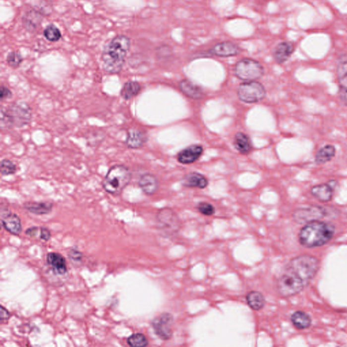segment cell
<instances>
[{"label": "cell", "instance_id": "obj_1", "mask_svg": "<svg viewBox=\"0 0 347 347\" xmlns=\"http://www.w3.org/2000/svg\"><path fill=\"white\" fill-rule=\"evenodd\" d=\"M130 48V40L128 37L119 35L113 38L103 49V69L110 74L120 73L123 69Z\"/></svg>", "mask_w": 347, "mask_h": 347}, {"label": "cell", "instance_id": "obj_2", "mask_svg": "<svg viewBox=\"0 0 347 347\" xmlns=\"http://www.w3.org/2000/svg\"><path fill=\"white\" fill-rule=\"evenodd\" d=\"M335 232L332 223L313 221L306 223L298 234L299 242L304 248H313L322 246L329 242Z\"/></svg>", "mask_w": 347, "mask_h": 347}, {"label": "cell", "instance_id": "obj_3", "mask_svg": "<svg viewBox=\"0 0 347 347\" xmlns=\"http://www.w3.org/2000/svg\"><path fill=\"white\" fill-rule=\"evenodd\" d=\"M1 128L10 129L12 127L23 128L31 122L32 111L29 105L23 101H18L9 105L8 108H1Z\"/></svg>", "mask_w": 347, "mask_h": 347}, {"label": "cell", "instance_id": "obj_4", "mask_svg": "<svg viewBox=\"0 0 347 347\" xmlns=\"http://www.w3.org/2000/svg\"><path fill=\"white\" fill-rule=\"evenodd\" d=\"M319 268L318 259L309 255L297 256L291 259L286 267V270L298 279L306 287L316 276Z\"/></svg>", "mask_w": 347, "mask_h": 347}, {"label": "cell", "instance_id": "obj_5", "mask_svg": "<svg viewBox=\"0 0 347 347\" xmlns=\"http://www.w3.org/2000/svg\"><path fill=\"white\" fill-rule=\"evenodd\" d=\"M132 173L124 165L113 166L103 179L102 185L105 191L113 195H119L130 183Z\"/></svg>", "mask_w": 347, "mask_h": 347}, {"label": "cell", "instance_id": "obj_6", "mask_svg": "<svg viewBox=\"0 0 347 347\" xmlns=\"http://www.w3.org/2000/svg\"><path fill=\"white\" fill-rule=\"evenodd\" d=\"M236 77L243 81H254L263 77L265 69L259 62L252 58H243L235 66Z\"/></svg>", "mask_w": 347, "mask_h": 347}, {"label": "cell", "instance_id": "obj_7", "mask_svg": "<svg viewBox=\"0 0 347 347\" xmlns=\"http://www.w3.org/2000/svg\"><path fill=\"white\" fill-rule=\"evenodd\" d=\"M305 288L306 286L300 280L286 269L277 282V289L279 294L284 298L295 296Z\"/></svg>", "mask_w": 347, "mask_h": 347}, {"label": "cell", "instance_id": "obj_8", "mask_svg": "<svg viewBox=\"0 0 347 347\" xmlns=\"http://www.w3.org/2000/svg\"><path fill=\"white\" fill-rule=\"evenodd\" d=\"M265 88L261 83L250 81L239 85L237 96L240 101L245 103L260 102L266 97Z\"/></svg>", "mask_w": 347, "mask_h": 347}, {"label": "cell", "instance_id": "obj_9", "mask_svg": "<svg viewBox=\"0 0 347 347\" xmlns=\"http://www.w3.org/2000/svg\"><path fill=\"white\" fill-rule=\"evenodd\" d=\"M330 210L326 207L311 206L298 208L293 212L292 217L295 222L299 224H306L328 217L330 216Z\"/></svg>", "mask_w": 347, "mask_h": 347}, {"label": "cell", "instance_id": "obj_10", "mask_svg": "<svg viewBox=\"0 0 347 347\" xmlns=\"http://www.w3.org/2000/svg\"><path fill=\"white\" fill-rule=\"evenodd\" d=\"M160 228L169 236L176 233L180 230V221L175 212L170 208H164L157 216Z\"/></svg>", "mask_w": 347, "mask_h": 347}, {"label": "cell", "instance_id": "obj_11", "mask_svg": "<svg viewBox=\"0 0 347 347\" xmlns=\"http://www.w3.org/2000/svg\"><path fill=\"white\" fill-rule=\"evenodd\" d=\"M174 317L171 313H164L153 319L151 325L157 336L163 341L173 337Z\"/></svg>", "mask_w": 347, "mask_h": 347}, {"label": "cell", "instance_id": "obj_12", "mask_svg": "<svg viewBox=\"0 0 347 347\" xmlns=\"http://www.w3.org/2000/svg\"><path fill=\"white\" fill-rule=\"evenodd\" d=\"M337 79L339 82L340 100L343 105L347 106V56L341 57L338 64Z\"/></svg>", "mask_w": 347, "mask_h": 347}, {"label": "cell", "instance_id": "obj_13", "mask_svg": "<svg viewBox=\"0 0 347 347\" xmlns=\"http://www.w3.org/2000/svg\"><path fill=\"white\" fill-rule=\"evenodd\" d=\"M210 54L216 57H231L237 55L240 53V48L237 44L231 42H220L210 49Z\"/></svg>", "mask_w": 347, "mask_h": 347}, {"label": "cell", "instance_id": "obj_14", "mask_svg": "<svg viewBox=\"0 0 347 347\" xmlns=\"http://www.w3.org/2000/svg\"><path fill=\"white\" fill-rule=\"evenodd\" d=\"M204 149L202 146L191 145L180 151L177 156L178 161L182 164H189L196 162L202 156Z\"/></svg>", "mask_w": 347, "mask_h": 347}, {"label": "cell", "instance_id": "obj_15", "mask_svg": "<svg viewBox=\"0 0 347 347\" xmlns=\"http://www.w3.org/2000/svg\"><path fill=\"white\" fill-rule=\"evenodd\" d=\"M147 140L148 137L143 131L138 128H131L127 134L125 143L128 148L137 149L141 148Z\"/></svg>", "mask_w": 347, "mask_h": 347}, {"label": "cell", "instance_id": "obj_16", "mask_svg": "<svg viewBox=\"0 0 347 347\" xmlns=\"http://www.w3.org/2000/svg\"><path fill=\"white\" fill-rule=\"evenodd\" d=\"M1 223L3 228L12 235H19L22 231L21 219L16 214L5 213L1 217Z\"/></svg>", "mask_w": 347, "mask_h": 347}, {"label": "cell", "instance_id": "obj_17", "mask_svg": "<svg viewBox=\"0 0 347 347\" xmlns=\"http://www.w3.org/2000/svg\"><path fill=\"white\" fill-rule=\"evenodd\" d=\"M46 260L55 274L62 276L67 271V266L65 258L58 253H49Z\"/></svg>", "mask_w": 347, "mask_h": 347}, {"label": "cell", "instance_id": "obj_18", "mask_svg": "<svg viewBox=\"0 0 347 347\" xmlns=\"http://www.w3.org/2000/svg\"><path fill=\"white\" fill-rule=\"evenodd\" d=\"M43 16L38 10H31L27 11L24 14L22 21L26 30L33 33L36 31L41 25Z\"/></svg>", "mask_w": 347, "mask_h": 347}, {"label": "cell", "instance_id": "obj_19", "mask_svg": "<svg viewBox=\"0 0 347 347\" xmlns=\"http://www.w3.org/2000/svg\"><path fill=\"white\" fill-rule=\"evenodd\" d=\"M138 185L145 194L152 195L159 189V181L155 175L147 173L142 175L138 180Z\"/></svg>", "mask_w": 347, "mask_h": 347}, {"label": "cell", "instance_id": "obj_20", "mask_svg": "<svg viewBox=\"0 0 347 347\" xmlns=\"http://www.w3.org/2000/svg\"><path fill=\"white\" fill-rule=\"evenodd\" d=\"M294 51V46L291 42H284L276 46L273 53L275 60L279 64L284 63L289 60Z\"/></svg>", "mask_w": 347, "mask_h": 347}, {"label": "cell", "instance_id": "obj_21", "mask_svg": "<svg viewBox=\"0 0 347 347\" xmlns=\"http://www.w3.org/2000/svg\"><path fill=\"white\" fill-rule=\"evenodd\" d=\"M179 88L184 95L192 99L199 100L204 97L202 88L193 84L189 79H183L179 83Z\"/></svg>", "mask_w": 347, "mask_h": 347}, {"label": "cell", "instance_id": "obj_22", "mask_svg": "<svg viewBox=\"0 0 347 347\" xmlns=\"http://www.w3.org/2000/svg\"><path fill=\"white\" fill-rule=\"evenodd\" d=\"M182 184L186 187H196L204 189L208 185V179L197 173H191L185 175L182 180Z\"/></svg>", "mask_w": 347, "mask_h": 347}, {"label": "cell", "instance_id": "obj_23", "mask_svg": "<svg viewBox=\"0 0 347 347\" xmlns=\"http://www.w3.org/2000/svg\"><path fill=\"white\" fill-rule=\"evenodd\" d=\"M311 193L320 202H330L333 196V187L330 183L317 184L312 187Z\"/></svg>", "mask_w": 347, "mask_h": 347}, {"label": "cell", "instance_id": "obj_24", "mask_svg": "<svg viewBox=\"0 0 347 347\" xmlns=\"http://www.w3.org/2000/svg\"><path fill=\"white\" fill-rule=\"evenodd\" d=\"M24 208L27 211L36 215H47L53 210V203L49 202H27L24 204Z\"/></svg>", "mask_w": 347, "mask_h": 347}, {"label": "cell", "instance_id": "obj_25", "mask_svg": "<svg viewBox=\"0 0 347 347\" xmlns=\"http://www.w3.org/2000/svg\"><path fill=\"white\" fill-rule=\"evenodd\" d=\"M336 148L335 146L327 145L319 149L315 155V162L317 165L328 163L335 158Z\"/></svg>", "mask_w": 347, "mask_h": 347}, {"label": "cell", "instance_id": "obj_26", "mask_svg": "<svg viewBox=\"0 0 347 347\" xmlns=\"http://www.w3.org/2000/svg\"><path fill=\"white\" fill-rule=\"evenodd\" d=\"M234 145L240 153L248 155L252 151V146L250 138L243 132H237L234 138Z\"/></svg>", "mask_w": 347, "mask_h": 347}, {"label": "cell", "instance_id": "obj_27", "mask_svg": "<svg viewBox=\"0 0 347 347\" xmlns=\"http://www.w3.org/2000/svg\"><path fill=\"white\" fill-rule=\"evenodd\" d=\"M141 90V86L139 83L136 81H128L123 84L120 92V95L125 101H128L137 96Z\"/></svg>", "mask_w": 347, "mask_h": 347}, {"label": "cell", "instance_id": "obj_28", "mask_svg": "<svg viewBox=\"0 0 347 347\" xmlns=\"http://www.w3.org/2000/svg\"><path fill=\"white\" fill-rule=\"evenodd\" d=\"M246 301L251 309L259 311L265 305L266 300L263 293L260 291H252L246 295Z\"/></svg>", "mask_w": 347, "mask_h": 347}, {"label": "cell", "instance_id": "obj_29", "mask_svg": "<svg viewBox=\"0 0 347 347\" xmlns=\"http://www.w3.org/2000/svg\"><path fill=\"white\" fill-rule=\"evenodd\" d=\"M291 321L297 329L304 330L311 325V318L303 311H296L291 315Z\"/></svg>", "mask_w": 347, "mask_h": 347}, {"label": "cell", "instance_id": "obj_30", "mask_svg": "<svg viewBox=\"0 0 347 347\" xmlns=\"http://www.w3.org/2000/svg\"><path fill=\"white\" fill-rule=\"evenodd\" d=\"M44 36L46 40L51 42H56L61 38L62 34L58 27L53 24H51L44 30Z\"/></svg>", "mask_w": 347, "mask_h": 347}, {"label": "cell", "instance_id": "obj_31", "mask_svg": "<svg viewBox=\"0 0 347 347\" xmlns=\"http://www.w3.org/2000/svg\"><path fill=\"white\" fill-rule=\"evenodd\" d=\"M127 343L131 347H145L149 345V341L143 334H134L127 340Z\"/></svg>", "mask_w": 347, "mask_h": 347}, {"label": "cell", "instance_id": "obj_32", "mask_svg": "<svg viewBox=\"0 0 347 347\" xmlns=\"http://www.w3.org/2000/svg\"><path fill=\"white\" fill-rule=\"evenodd\" d=\"M17 169H16V164L12 161H11L8 159H4L1 160V164H0V171L1 174L2 176H10V175L14 174L16 173Z\"/></svg>", "mask_w": 347, "mask_h": 347}, {"label": "cell", "instance_id": "obj_33", "mask_svg": "<svg viewBox=\"0 0 347 347\" xmlns=\"http://www.w3.org/2000/svg\"><path fill=\"white\" fill-rule=\"evenodd\" d=\"M7 63L12 68H17L23 61V57L18 52H11L6 58Z\"/></svg>", "mask_w": 347, "mask_h": 347}, {"label": "cell", "instance_id": "obj_34", "mask_svg": "<svg viewBox=\"0 0 347 347\" xmlns=\"http://www.w3.org/2000/svg\"><path fill=\"white\" fill-rule=\"evenodd\" d=\"M197 210L202 215L206 216H212L215 213V207L209 203L201 202L197 205Z\"/></svg>", "mask_w": 347, "mask_h": 347}, {"label": "cell", "instance_id": "obj_35", "mask_svg": "<svg viewBox=\"0 0 347 347\" xmlns=\"http://www.w3.org/2000/svg\"><path fill=\"white\" fill-rule=\"evenodd\" d=\"M12 93L9 89L8 87L4 86V85H1V88H0V99L1 101H5V100L9 99L11 97H12Z\"/></svg>", "mask_w": 347, "mask_h": 347}, {"label": "cell", "instance_id": "obj_36", "mask_svg": "<svg viewBox=\"0 0 347 347\" xmlns=\"http://www.w3.org/2000/svg\"><path fill=\"white\" fill-rule=\"evenodd\" d=\"M69 256L72 260L75 261H80L82 258V254L77 250H71L69 253Z\"/></svg>", "mask_w": 347, "mask_h": 347}, {"label": "cell", "instance_id": "obj_37", "mask_svg": "<svg viewBox=\"0 0 347 347\" xmlns=\"http://www.w3.org/2000/svg\"><path fill=\"white\" fill-rule=\"evenodd\" d=\"M51 233L49 229L42 228L40 230V238L44 241H49L51 239Z\"/></svg>", "mask_w": 347, "mask_h": 347}, {"label": "cell", "instance_id": "obj_38", "mask_svg": "<svg viewBox=\"0 0 347 347\" xmlns=\"http://www.w3.org/2000/svg\"><path fill=\"white\" fill-rule=\"evenodd\" d=\"M1 317H0V319H1V323L5 322V321H8L9 318L10 317V313L6 309H5L3 306H1Z\"/></svg>", "mask_w": 347, "mask_h": 347}, {"label": "cell", "instance_id": "obj_39", "mask_svg": "<svg viewBox=\"0 0 347 347\" xmlns=\"http://www.w3.org/2000/svg\"><path fill=\"white\" fill-rule=\"evenodd\" d=\"M38 228L34 227V228H29V230L26 231V234L31 236V237H35V236H36L37 233H38Z\"/></svg>", "mask_w": 347, "mask_h": 347}]
</instances>
